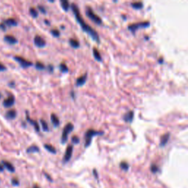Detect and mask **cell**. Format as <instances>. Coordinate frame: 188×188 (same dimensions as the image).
Instances as JSON below:
<instances>
[{
	"instance_id": "cell-25",
	"label": "cell",
	"mask_w": 188,
	"mask_h": 188,
	"mask_svg": "<svg viewBox=\"0 0 188 188\" xmlns=\"http://www.w3.org/2000/svg\"><path fill=\"white\" fill-rule=\"evenodd\" d=\"M120 168H121V170H124L127 171V170H128L129 168V164L127 162L123 161L120 163Z\"/></svg>"
},
{
	"instance_id": "cell-12",
	"label": "cell",
	"mask_w": 188,
	"mask_h": 188,
	"mask_svg": "<svg viewBox=\"0 0 188 188\" xmlns=\"http://www.w3.org/2000/svg\"><path fill=\"white\" fill-rule=\"evenodd\" d=\"M169 138H170V134H169V133L163 134V135L161 136V137H160V146H165L168 143V142Z\"/></svg>"
},
{
	"instance_id": "cell-3",
	"label": "cell",
	"mask_w": 188,
	"mask_h": 188,
	"mask_svg": "<svg viewBox=\"0 0 188 188\" xmlns=\"http://www.w3.org/2000/svg\"><path fill=\"white\" fill-rule=\"evenodd\" d=\"M85 13L86 16L90 18V20H92L93 22L96 23L97 24H102V20L100 17L98 15H96L95 13L93 12V11L92 10V8L90 6H87L86 9H85Z\"/></svg>"
},
{
	"instance_id": "cell-2",
	"label": "cell",
	"mask_w": 188,
	"mask_h": 188,
	"mask_svg": "<svg viewBox=\"0 0 188 188\" xmlns=\"http://www.w3.org/2000/svg\"><path fill=\"white\" fill-rule=\"evenodd\" d=\"M104 134L103 131H96V130L93 129H89L87 130V131L85 134V148H87V147H88L90 145L91 141H92V138L94 137V136L101 135V134Z\"/></svg>"
},
{
	"instance_id": "cell-14",
	"label": "cell",
	"mask_w": 188,
	"mask_h": 188,
	"mask_svg": "<svg viewBox=\"0 0 188 188\" xmlns=\"http://www.w3.org/2000/svg\"><path fill=\"white\" fill-rule=\"evenodd\" d=\"M5 40L8 43H9L10 44H14V43H17V39L14 36L11 35H5Z\"/></svg>"
},
{
	"instance_id": "cell-39",
	"label": "cell",
	"mask_w": 188,
	"mask_h": 188,
	"mask_svg": "<svg viewBox=\"0 0 188 188\" xmlns=\"http://www.w3.org/2000/svg\"><path fill=\"white\" fill-rule=\"evenodd\" d=\"M93 174H95L96 177L98 178V175H97V173H96V170H93Z\"/></svg>"
},
{
	"instance_id": "cell-19",
	"label": "cell",
	"mask_w": 188,
	"mask_h": 188,
	"mask_svg": "<svg viewBox=\"0 0 188 188\" xmlns=\"http://www.w3.org/2000/svg\"><path fill=\"white\" fill-rule=\"evenodd\" d=\"M69 43H70L71 46L72 47H74V48H79V45H80L79 44V42L77 40L74 38L69 39Z\"/></svg>"
},
{
	"instance_id": "cell-32",
	"label": "cell",
	"mask_w": 188,
	"mask_h": 188,
	"mask_svg": "<svg viewBox=\"0 0 188 188\" xmlns=\"http://www.w3.org/2000/svg\"><path fill=\"white\" fill-rule=\"evenodd\" d=\"M51 33L52 35L53 36H54V37H59L60 35V33L59 30H56V29H54V30H51Z\"/></svg>"
},
{
	"instance_id": "cell-10",
	"label": "cell",
	"mask_w": 188,
	"mask_h": 188,
	"mask_svg": "<svg viewBox=\"0 0 188 188\" xmlns=\"http://www.w3.org/2000/svg\"><path fill=\"white\" fill-rule=\"evenodd\" d=\"M15 102V98L13 95H10L7 99H5L3 102V105L5 107H10L13 106Z\"/></svg>"
},
{
	"instance_id": "cell-6",
	"label": "cell",
	"mask_w": 188,
	"mask_h": 188,
	"mask_svg": "<svg viewBox=\"0 0 188 188\" xmlns=\"http://www.w3.org/2000/svg\"><path fill=\"white\" fill-rule=\"evenodd\" d=\"M73 146H68L67 148H66V153H65L64 154V157H63V163H68V162L71 160V158L72 157V154H73Z\"/></svg>"
},
{
	"instance_id": "cell-20",
	"label": "cell",
	"mask_w": 188,
	"mask_h": 188,
	"mask_svg": "<svg viewBox=\"0 0 188 188\" xmlns=\"http://www.w3.org/2000/svg\"><path fill=\"white\" fill-rule=\"evenodd\" d=\"M60 3H61V6L63 8V10H65L66 11H69V8H70V4H69V1H67V0H62V1H60Z\"/></svg>"
},
{
	"instance_id": "cell-1",
	"label": "cell",
	"mask_w": 188,
	"mask_h": 188,
	"mask_svg": "<svg viewBox=\"0 0 188 188\" xmlns=\"http://www.w3.org/2000/svg\"><path fill=\"white\" fill-rule=\"evenodd\" d=\"M71 8H72V11H73L74 12V14L75 16V18H76V21H78L79 25H80L81 27H82V30H83L84 32H85V33H88V34H89L90 36L94 40H96V42L99 43L100 39H99V34H98L97 32L94 30L93 28H92L90 26L87 24V23L85 22L84 18H82V16H81L80 12H79V8H78L77 5L74 3H72Z\"/></svg>"
},
{
	"instance_id": "cell-28",
	"label": "cell",
	"mask_w": 188,
	"mask_h": 188,
	"mask_svg": "<svg viewBox=\"0 0 188 188\" xmlns=\"http://www.w3.org/2000/svg\"><path fill=\"white\" fill-rule=\"evenodd\" d=\"M60 70H61L62 72H63V73H65V72H68V71H69V68H68V66H66V63H62L60 65Z\"/></svg>"
},
{
	"instance_id": "cell-37",
	"label": "cell",
	"mask_w": 188,
	"mask_h": 188,
	"mask_svg": "<svg viewBox=\"0 0 188 188\" xmlns=\"http://www.w3.org/2000/svg\"><path fill=\"white\" fill-rule=\"evenodd\" d=\"M0 27H2V30H5V24H1V25H0Z\"/></svg>"
},
{
	"instance_id": "cell-40",
	"label": "cell",
	"mask_w": 188,
	"mask_h": 188,
	"mask_svg": "<svg viewBox=\"0 0 188 188\" xmlns=\"http://www.w3.org/2000/svg\"><path fill=\"white\" fill-rule=\"evenodd\" d=\"M71 93L72 97H73L74 99V91H71Z\"/></svg>"
},
{
	"instance_id": "cell-21",
	"label": "cell",
	"mask_w": 188,
	"mask_h": 188,
	"mask_svg": "<svg viewBox=\"0 0 188 188\" xmlns=\"http://www.w3.org/2000/svg\"><path fill=\"white\" fill-rule=\"evenodd\" d=\"M131 7L134 9H140L142 8L143 6V3L142 2H134L131 4Z\"/></svg>"
},
{
	"instance_id": "cell-30",
	"label": "cell",
	"mask_w": 188,
	"mask_h": 188,
	"mask_svg": "<svg viewBox=\"0 0 188 188\" xmlns=\"http://www.w3.org/2000/svg\"><path fill=\"white\" fill-rule=\"evenodd\" d=\"M151 171L153 173H156L159 171V168L157 165L152 164L151 165Z\"/></svg>"
},
{
	"instance_id": "cell-11",
	"label": "cell",
	"mask_w": 188,
	"mask_h": 188,
	"mask_svg": "<svg viewBox=\"0 0 188 188\" xmlns=\"http://www.w3.org/2000/svg\"><path fill=\"white\" fill-rule=\"evenodd\" d=\"M87 78H88V74L87 73H85V74L82 75L79 78H77L76 80V86H82L83 85H85V83L87 81Z\"/></svg>"
},
{
	"instance_id": "cell-18",
	"label": "cell",
	"mask_w": 188,
	"mask_h": 188,
	"mask_svg": "<svg viewBox=\"0 0 188 188\" xmlns=\"http://www.w3.org/2000/svg\"><path fill=\"white\" fill-rule=\"evenodd\" d=\"M27 121H30V123H31L32 124H33V126H34V127H35V130L37 131H40V127H39V124H37V122L36 121H34V120H32V119H30V117H29V115H28V114H27Z\"/></svg>"
},
{
	"instance_id": "cell-41",
	"label": "cell",
	"mask_w": 188,
	"mask_h": 188,
	"mask_svg": "<svg viewBox=\"0 0 188 188\" xmlns=\"http://www.w3.org/2000/svg\"><path fill=\"white\" fill-rule=\"evenodd\" d=\"M45 22L46 23V24H48V25H49V21H47V20H45Z\"/></svg>"
},
{
	"instance_id": "cell-33",
	"label": "cell",
	"mask_w": 188,
	"mask_h": 188,
	"mask_svg": "<svg viewBox=\"0 0 188 188\" xmlns=\"http://www.w3.org/2000/svg\"><path fill=\"white\" fill-rule=\"evenodd\" d=\"M37 8H38V9H39V11H40V12L42 13H43V14H46V8H44V7L43 6V5H39L38 6H37Z\"/></svg>"
},
{
	"instance_id": "cell-9",
	"label": "cell",
	"mask_w": 188,
	"mask_h": 188,
	"mask_svg": "<svg viewBox=\"0 0 188 188\" xmlns=\"http://www.w3.org/2000/svg\"><path fill=\"white\" fill-rule=\"evenodd\" d=\"M134 112L132 110H129L127 112H126L123 116V119L127 123H131L134 119Z\"/></svg>"
},
{
	"instance_id": "cell-16",
	"label": "cell",
	"mask_w": 188,
	"mask_h": 188,
	"mask_svg": "<svg viewBox=\"0 0 188 188\" xmlns=\"http://www.w3.org/2000/svg\"><path fill=\"white\" fill-rule=\"evenodd\" d=\"M93 54L94 57L96 58V60H97V61H99V62L102 61V56H101L100 52H99V50H98L96 48L93 49Z\"/></svg>"
},
{
	"instance_id": "cell-29",
	"label": "cell",
	"mask_w": 188,
	"mask_h": 188,
	"mask_svg": "<svg viewBox=\"0 0 188 188\" xmlns=\"http://www.w3.org/2000/svg\"><path fill=\"white\" fill-rule=\"evenodd\" d=\"M35 67L36 69H38V70H43V69H45V66L43 63H42L41 62H36L35 63Z\"/></svg>"
},
{
	"instance_id": "cell-27",
	"label": "cell",
	"mask_w": 188,
	"mask_h": 188,
	"mask_svg": "<svg viewBox=\"0 0 188 188\" xmlns=\"http://www.w3.org/2000/svg\"><path fill=\"white\" fill-rule=\"evenodd\" d=\"M30 15H31L33 17H34V18H37V16H38V12H37V10L34 8H30Z\"/></svg>"
},
{
	"instance_id": "cell-13",
	"label": "cell",
	"mask_w": 188,
	"mask_h": 188,
	"mask_svg": "<svg viewBox=\"0 0 188 188\" xmlns=\"http://www.w3.org/2000/svg\"><path fill=\"white\" fill-rule=\"evenodd\" d=\"M51 121L52 123V124L54 125V127H57L60 125V120H59L58 117L55 115L54 113L51 114Z\"/></svg>"
},
{
	"instance_id": "cell-17",
	"label": "cell",
	"mask_w": 188,
	"mask_h": 188,
	"mask_svg": "<svg viewBox=\"0 0 188 188\" xmlns=\"http://www.w3.org/2000/svg\"><path fill=\"white\" fill-rule=\"evenodd\" d=\"M16 116V111L15 110H11L8 111L6 113V117L10 119H13Z\"/></svg>"
},
{
	"instance_id": "cell-34",
	"label": "cell",
	"mask_w": 188,
	"mask_h": 188,
	"mask_svg": "<svg viewBox=\"0 0 188 188\" xmlns=\"http://www.w3.org/2000/svg\"><path fill=\"white\" fill-rule=\"evenodd\" d=\"M6 70V67L5 66V65L0 63V71H2Z\"/></svg>"
},
{
	"instance_id": "cell-26",
	"label": "cell",
	"mask_w": 188,
	"mask_h": 188,
	"mask_svg": "<svg viewBox=\"0 0 188 188\" xmlns=\"http://www.w3.org/2000/svg\"><path fill=\"white\" fill-rule=\"evenodd\" d=\"M40 121V124H41V127H42V129H43V131H49V126H48V124H47V123H46L43 119H41Z\"/></svg>"
},
{
	"instance_id": "cell-43",
	"label": "cell",
	"mask_w": 188,
	"mask_h": 188,
	"mask_svg": "<svg viewBox=\"0 0 188 188\" xmlns=\"http://www.w3.org/2000/svg\"><path fill=\"white\" fill-rule=\"evenodd\" d=\"M33 188H40V187H37V186H35Z\"/></svg>"
},
{
	"instance_id": "cell-42",
	"label": "cell",
	"mask_w": 188,
	"mask_h": 188,
	"mask_svg": "<svg viewBox=\"0 0 188 188\" xmlns=\"http://www.w3.org/2000/svg\"><path fill=\"white\" fill-rule=\"evenodd\" d=\"M160 63H163V60H162V58H160Z\"/></svg>"
},
{
	"instance_id": "cell-15",
	"label": "cell",
	"mask_w": 188,
	"mask_h": 188,
	"mask_svg": "<svg viewBox=\"0 0 188 188\" xmlns=\"http://www.w3.org/2000/svg\"><path fill=\"white\" fill-rule=\"evenodd\" d=\"M2 165H3L5 168H6L8 169L9 171H11V172L15 171V168H14L13 165L11 163H9V162L3 161L2 162Z\"/></svg>"
},
{
	"instance_id": "cell-38",
	"label": "cell",
	"mask_w": 188,
	"mask_h": 188,
	"mask_svg": "<svg viewBox=\"0 0 188 188\" xmlns=\"http://www.w3.org/2000/svg\"><path fill=\"white\" fill-rule=\"evenodd\" d=\"M4 170V166L0 164V171H3Z\"/></svg>"
},
{
	"instance_id": "cell-23",
	"label": "cell",
	"mask_w": 188,
	"mask_h": 188,
	"mask_svg": "<svg viewBox=\"0 0 188 188\" xmlns=\"http://www.w3.org/2000/svg\"><path fill=\"white\" fill-rule=\"evenodd\" d=\"M39 151H40V150H39V148L37 146H30L27 149V153L38 152Z\"/></svg>"
},
{
	"instance_id": "cell-31",
	"label": "cell",
	"mask_w": 188,
	"mask_h": 188,
	"mask_svg": "<svg viewBox=\"0 0 188 188\" xmlns=\"http://www.w3.org/2000/svg\"><path fill=\"white\" fill-rule=\"evenodd\" d=\"M71 141H72V143H73L78 144L79 143V141H80V140H79V137H78V136L74 135V136H72V137H71Z\"/></svg>"
},
{
	"instance_id": "cell-24",
	"label": "cell",
	"mask_w": 188,
	"mask_h": 188,
	"mask_svg": "<svg viewBox=\"0 0 188 188\" xmlns=\"http://www.w3.org/2000/svg\"><path fill=\"white\" fill-rule=\"evenodd\" d=\"M5 24L8 26H16L17 25V21L14 18H8L5 21Z\"/></svg>"
},
{
	"instance_id": "cell-5",
	"label": "cell",
	"mask_w": 188,
	"mask_h": 188,
	"mask_svg": "<svg viewBox=\"0 0 188 188\" xmlns=\"http://www.w3.org/2000/svg\"><path fill=\"white\" fill-rule=\"evenodd\" d=\"M150 26L149 21H142V22H137V23H133V24H130L128 26L129 30H130L132 33H135L139 28H146Z\"/></svg>"
},
{
	"instance_id": "cell-7",
	"label": "cell",
	"mask_w": 188,
	"mask_h": 188,
	"mask_svg": "<svg viewBox=\"0 0 188 188\" xmlns=\"http://www.w3.org/2000/svg\"><path fill=\"white\" fill-rule=\"evenodd\" d=\"M14 59H15L16 61H18V63H20V65L24 68L30 67V66H31L32 65H33L32 62L27 60L26 59L23 58V57H19V56H16V57H14Z\"/></svg>"
},
{
	"instance_id": "cell-35",
	"label": "cell",
	"mask_w": 188,
	"mask_h": 188,
	"mask_svg": "<svg viewBox=\"0 0 188 188\" xmlns=\"http://www.w3.org/2000/svg\"><path fill=\"white\" fill-rule=\"evenodd\" d=\"M48 69L50 72H52L53 70H54V67H53L52 65H49Z\"/></svg>"
},
{
	"instance_id": "cell-8",
	"label": "cell",
	"mask_w": 188,
	"mask_h": 188,
	"mask_svg": "<svg viewBox=\"0 0 188 188\" xmlns=\"http://www.w3.org/2000/svg\"><path fill=\"white\" fill-rule=\"evenodd\" d=\"M34 43H35V46H37V47H40V48L43 47V46H46V40H45L44 39L41 37V36L38 35H37L35 36Z\"/></svg>"
},
{
	"instance_id": "cell-22",
	"label": "cell",
	"mask_w": 188,
	"mask_h": 188,
	"mask_svg": "<svg viewBox=\"0 0 188 188\" xmlns=\"http://www.w3.org/2000/svg\"><path fill=\"white\" fill-rule=\"evenodd\" d=\"M44 148H46L47 151H49V152L52 153V154H56V152H57V151H56L55 148H54L53 146L52 145H49V144H45L44 145Z\"/></svg>"
},
{
	"instance_id": "cell-36",
	"label": "cell",
	"mask_w": 188,
	"mask_h": 188,
	"mask_svg": "<svg viewBox=\"0 0 188 188\" xmlns=\"http://www.w3.org/2000/svg\"><path fill=\"white\" fill-rule=\"evenodd\" d=\"M12 182H13V184H15V185H18V179H13Z\"/></svg>"
},
{
	"instance_id": "cell-4",
	"label": "cell",
	"mask_w": 188,
	"mask_h": 188,
	"mask_svg": "<svg viewBox=\"0 0 188 188\" xmlns=\"http://www.w3.org/2000/svg\"><path fill=\"white\" fill-rule=\"evenodd\" d=\"M74 129V125L71 123H68L66 125V127L63 128V133H62V137H61V142L62 143L64 144L67 142L68 137H69V133L71 132Z\"/></svg>"
}]
</instances>
